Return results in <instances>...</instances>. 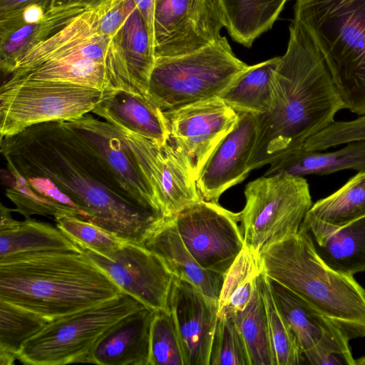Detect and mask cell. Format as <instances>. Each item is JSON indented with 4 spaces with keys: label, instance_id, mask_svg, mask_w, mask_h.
Segmentation results:
<instances>
[{
    "label": "cell",
    "instance_id": "6da1fadb",
    "mask_svg": "<svg viewBox=\"0 0 365 365\" xmlns=\"http://www.w3.org/2000/svg\"><path fill=\"white\" fill-rule=\"evenodd\" d=\"M0 145L23 176L49 178L85 220L125 242L143 245L165 218L137 205L64 121L32 125L1 138Z\"/></svg>",
    "mask_w": 365,
    "mask_h": 365
},
{
    "label": "cell",
    "instance_id": "7a4b0ae2",
    "mask_svg": "<svg viewBox=\"0 0 365 365\" xmlns=\"http://www.w3.org/2000/svg\"><path fill=\"white\" fill-rule=\"evenodd\" d=\"M341 109L344 104L324 58L307 31L292 20L287 50L274 72L271 108L259 116L250 170L299 150L309 138L335 122Z\"/></svg>",
    "mask_w": 365,
    "mask_h": 365
},
{
    "label": "cell",
    "instance_id": "3957f363",
    "mask_svg": "<svg viewBox=\"0 0 365 365\" xmlns=\"http://www.w3.org/2000/svg\"><path fill=\"white\" fill-rule=\"evenodd\" d=\"M121 292L83 251L26 254L0 262V300L48 322L96 307Z\"/></svg>",
    "mask_w": 365,
    "mask_h": 365
},
{
    "label": "cell",
    "instance_id": "277c9868",
    "mask_svg": "<svg viewBox=\"0 0 365 365\" xmlns=\"http://www.w3.org/2000/svg\"><path fill=\"white\" fill-rule=\"evenodd\" d=\"M259 257L268 278L305 301L349 340L365 336V289L354 276L328 266L304 230L267 245Z\"/></svg>",
    "mask_w": 365,
    "mask_h": 365
},
{
    "label": "cell",
    "instance_id": "5b68a950",
    "mask_svg": "<svg viewBox=\"0 0 365 365\" xmlns=\"http://www.w3.org/2000/svg\"><path fill=\"white\" fill-rule=\"evenodd\" d=\"M294 14L324 58L345 109L365 115V0H296Z\"/></svg>",
    "mask_w": 365,
    "mask_h": 365
},
{
    "label": "cell",
    "instance_id": "8992f818",
    "mask_svg": "<svg viewBox=\"0 0 365 365\" xmlns=\"http://www.w3.org/2000/svg\"><path fill=\"white\" fill-rule=\"evenodd\" d=\"M248 67L222 36L192 53L156 58L147 95L163 111L217 98Z\"/></svg>",
    "mask_w": 365,
    "mask_h": 365
},
{
    "label": "cell",
    "instance_id": "52a82bcc",
    "mask_svg": "<svg viewBox=\"0 0 365 365\" xmlns=\"http://www.w3.org/2000/svg\"><path fill=\"white\" fill-rule=\"evenodd\" d=\"M143 306L123 292L96 307L49 322L24 344L17 359L30 365L92 364L99 341L124 317Z\"/></svg>",
    "mask_w": 365,
    "mask_h": 365
},
{
    "label": "cell",
    "instance_id": "ba28073f",
    "mask_svg": "<svg viewBox=\"0 0 365 365\" xmlns=\"http://www.w3.org/2000/svg\"><path fill=\"white\" fill-rule=\"evenodd\" d=\"M111 91L59 81L7 79L0 88L1 138L39 123L79 118Z\"/></svg>",
    "mask_w": 365,
    "mask_h": 365
},
{
    "label": "cell",
    "instance_id": "9c48e42d",
    "mask_svg": "<svg viewBox=\"0 0 365 365\" xmlns=\"http://www.w3.org/2000/svg\"><path fill=\"white\" fill-rule=\"evenodd\" d=\"M239 212L245 245L259 255L267 245L298 232L312 205L304 177L277 173L247 184Z\"/></svg>",
    "mask_w": 365,
    "mask_h": 365
},
{
    "label": "cell",
    "instance_id": "30bf717a",
    "mask_svg": "<svg viewBox=\"0 0 365 365\" xmlns=\"http://www.w3.org/2000/svg\"><path fill=\"white\" fill-rule=\"evenodd\" d=\"M88 58L105 64L120 89L133 91L122 45V34L111 38L100 29L98 6L71 18L58 31L26 49L9 78L20 77L48 62Z\"/></svg>",
    "mask_w": 365,
    "mask_h": 365
},
{
    "label": "cell",
    "instance_id": "8fae6325",
    "mask_svg": "<svg viewBox=\"0 0 365 365\" xmlns=\"http://www.w3.org/2000/svg\"><path fill=\"white\" fill-rule=\"evenodd\" d=\"M174 218L184 244L199 264L224 275L245 245L239 212L202 199Z\"/></svg>",
    "mask_w": 365,
    "mask_h": 365
},
{
    "label": "cell",
    "instance_id": "7c38bea8",
    "mask_svg": "<svg viewBox=\"0 0 365 365\" xmlns=\"http://www.w3.org/2000/svg\"><path fill=\"white\" fill-rule=\"evenodd\" d=\"M223 27L217 0H156L155 58L179 56L206 47L221 38Z\"/></svg>",
    "mask_w": 365,
    "mask_h": 365
},
{
    "label": "cell",
    "instance_id": "4fadbf2b",
    "mask_svg": "<svg viewBox=\"0 0 365 365\" xmlns=\"http://www.w3.org/2000/svg\"><path fill=\"white\" fill-rule=\"evenodd\" d=\"M163 113L169 133L168 142L183 158L196 181L239 118L238 113L218 98Z\"/></svg>",
    "mask_w": 365,
    "mask_h": 365
},
{
    "label": "cell",
    "instance_id": "5bb4252c",
    "mask_svg": "<svg viewBox=\"0 0 365 365\" xmlns=\"http://www.w3.org/2000/svg\"><path fill=\"white\" fill-rule=\"evenodd\" d=\"M64 123L96 155L137 205L163 217L151 185L116 126L90 113Z\"/></svg>",
    "mask_w": 365,
    "mask_h": 365
},
{
    "label": "cell",
    "instance_id": "9a60e30c",
    "mask_svg": "<svg viewBox=\"0 0 365 365\" xmlns=\"http://www.w3.org/2000/svg\"><path fill=\"white\" fill-rule=\"evenodd\" d=\"M118 128L151 185L164 217H173L203 199L190 168L168 142L160 145Z\"/></svg>",
    "mask_w": 365,
    "mask_h": 365
},
{
    "label": "cell",
    "instance_id": "2e32d148",
    "mask_svg": "<svg viewBox=\"0 0 365 365\" xmlns=\"http://www.w3.org/2000/svg\"><path fill=\"white\" fill-rule=\"evenodd\" d=\"M83 252L122 292L155 311L169 309L175 277L162 259L144 245L125 242L108 256Z\"/></svg>",
    "mask_w": 365,
    "mask_h": 365
},
{
    "label": "cell",
    "instance_id": "e0dca14e",
    "mask_svg": "<svg viewBox=\"0 0 365 365\" xmlns=\"http://www.w3.org/2000/svg\"><path fill=\"white\" fill-rule=\"evenodd\" d=\"M234 128L217 145L197 180L203 200L218 203L221 195L249 175L257 143L259 114L237 112Z\"/></svg>",
    "mask_w": 365,
    "mask_h": 365
},
{
    "label": "cell",
    "instance_id": "ac0fdd59",
    "mask_svg": "<svg viewBox=\"0 0 365 365\" xmlns=\"http://www.w3.org/2000/svg\"><path fill=\"white\" fill-rule=\"evenodd\" d=\"M185 365H209L218 304L192 283L174 277L168 302Z\"/></svg>",
    "mask_w": 365,
    "mask_h": 365
},
{
    "label": "cell",
    "instance_id": "d6986e66",
    "mask_svg": "<svg viewBox=\"0 0 365 365\" xmlns=\"http://www.w3.org/2000/svg\"><path fill=\"white\" fill-rule=\"evenodd\" d=\"M91 113L110 124L164 145L169 133L163 111L148 95L116 89L106 96Z\"/></svg>",
    "mask_w": 365,
    "mask_h": 365
},
{
    "label": "cell",
    "instance_id": "ffe728a7",
    "mask_svg": "<svg viewBox=\"0 0 365 365\" xmlns=\"http://www.w3.org/2000/svg\"><path fill=\"white\" fill-rule=\"evenodd\" d=\"M155 312L143 306L124 317L97 344L92 364L149 365L150 329Z\"/></svg>",
    "mask_w": 365,
    "mask_h": 365
},
{
    "label": "cell",
    "instance_id": "44dd1931",
    "mask_svg": "<svg viewBox=\"0 0 365 365\" xmlns=\"http://www.w3.org/2000/svg\"><path fill=\"white\" fill-rule=\"evenodd\" d=\"M143 245L162 259L174 277L192 283L206 297L218 301L223 275L199 264L184 244L174 216L165 217Z\"/></svg>",
    "mask_w": 365,
    "mask_h": 365
},
{
    "label": "cell",
    "instance_id": "7402d4cb",
    "mask_svg": "<svg viewBox=\"0 0 365 365\" xmlns=\"http://www.w3.org/2000/svg\"><path fill=\"white\" fill-rule=\"evenodd\" d=\"M317 253L333 269L352 275L365 272V217L339 228L303 221Z\"/></svg>",
    "mask_w": 365,
    "mask_h": 365
},
{
    "label": "cell",
    "instance_id": "603a6c76",
    "mask_svg": "<svg viewBox=\"0 0 365 365\" xmlns=\"http://www.w3.org/2000/svg\"><path fill=\"white\" fill-rule=\"evenodd\" d=\"M343 170H365V140L351 141L331 152L297 150L269 165L264 175L283 173L304 177Z\"/></svg>",
    "mask_w": 365,
    "mask_h": 365
},
{
    "label": "cell",
    "instance_id": "cb8c5ba5",
    "mask_svg": "<svg viewBox=\"0 0 365 365\" xmlns=\"http://www.w3.org/2000/svg\"><path fill=\"white\" fill-rule=\"evenodd\" d=\"M83 250L57 227L31 217L0 230V262L32 253Z\"/></svg>",
    "mask_w": 365,
    "mask_h": 365
},
{
    "label": "cell",
    "instance_id": "d4e9b609",
    "mask_svg": "<svg viewBox=\"0 0 365 365\" xmlns=\"http://www.w3.org/2000/svg\"><path fill=\"white\" fill-rule=\"evenodd\" d=\"M287 1L217 0L229 34L246 47L272 27Z\"/></svg>",
    "mask_w": 365,
    "mask_h": 365
},
{
    "label": "cell",
    "instance_id": "484cf974",
    "mask_svg": "<svg viewBox=\"0 0 365 365\" xmlns=\"http://www.w3.org/2000/svg\"><path fill=\"white\" fill-rule=\"evenodd\" d=\"M279 57L249 66L218 97L237 112L265 114L273 99L274 72Z\"/></svg>",
    "mask_w": 365,
    "mask_h": 365
},
{
    "label": "cell",
    "instance_id": "4316f807",
    "mask_svg": "<svg viewBox=\"0 0 365 365\" xmlns=\"http://www.w3.org/2000/svg\"><path fill=\"white\" fill-rule=\"evenodd\" d=\"M365 217V170L330 195L312 204L303 221L339 228Z\"/></svg>",
    "mask_w": 365,
    "mask_h": 365
},
{
    "label": "cell",
    "instance_id": "83f0119b",
    "mask_svg": "<svg viewBox=\"0 0 365 365\" xmlns=\"http://www.w3.org/2000/svg\"><path fill=\"white\" fill-rule=\"evenodd\" d=\"M267 279L274 303L294 334L304 357L318 343L331 322L292 291L279 282Z\"/></svg>",
    "mask_w": 365,
    "mask_h": 365
},
{
    "label": "cell",
    "instance_id": "f1b7e54d",
    "mask_svg": "<svg viewBox=\"0 0 365 365\" xmlns=\"http://www.w3.org/2000/svg\"><path fill=\"white\" fill-rule=\"evenodd\" d=\"M122 45L131 88L133 91L147 95L155 55L145 21L133 0L128 1Z\"/></svg>",
    "mask_w": 365,
    "mask_h": 365
},
{
    "label": "cell",
    "instance_id": "f546056e",
    "mask_svg": "<svg viewBox=\"0 0 365 365\" xmlns=\"http://www.w3.org/2000/svg\"><path fill=\"white\" fill-rule=\"evenodd\" d=\"M261 272L259 255L245 245L223 275L217 301L218 318H232L246 307L257 286Z\"/></svg>",
    "mask_w": 365,
    "mask_h": 365
},
{
    "label": "cell",
    "instance_id": "4dcf8cb0",
    "mask_svg": "<svg viewBox=\"0 0 365 365\" xmlns=\"http://www.w3.org/2000/svg\"><path fill=\"white\" fill-rule=\"evenodd\" d=\"M17 78L64 82L101 91L119 89L105 64L88 58H67L46 63L20 77L8 79Z\"/></svg>",
    "mask_w": 365,
    "mask_h": 365
},
{
    "label": "cell",
    "instance_id": "1f68e13d",
    "mask_svg": "<svg viewBox=\"0 0 365 365\" xmlns=\"http://www.w3.org/2000/svg\"><path fill=\"white\" fill-rule=\"evenodd\" d=\"M6 162L7 170H5V174H2V177L7 184L6 195L16 207L12 209L13 212L20 213L25 219L32 215H41L52 216L54 220L63 215L84 219L81 211L58 203L36 192L12 163Z\"/></svg>",
    "mask_w": 365,
    "mask_h": 365
},
{
    "label": "cell",
    "instance_id": "d6a6232c",
    "mask_svg": "<svg viewBox=\"0 0 365 365\" xmlns=\"http://www.w3.org/2000/svg\"><path fill=\"white\" fill-rule=\"evenodd\" d=\"M232 319L246 343L251 365H272L266 310L259 280L246 307Z\"/></svg>",
    "mask_w": 365,
    "mask_h": 365
},
{
    "label": "cell",
    "instance_id": "836d02e7",
    "mask_svg": "<svg viewBox=\"0 0 365 365\" xmlns=\"http://www.w3.org/2000/svg\"><path fill=\"white\" fill-rule=\"evenodd\" d=\"M258 280L266 310L272 365L300 364L302 353L274 303L268 279L262 272Z\"/></svg>",
    "mask_w": 365,
    "mask_h": 365
},
{
    "label": "cell",
    "instance_id": "e575fe53",
    "mask_svg": "<svg viewBox=\"0 0 365 365\" xmlns=\"http://www.w3.org/2000/svg\"><path fill=\"white\" fill-rule=\"evenodd\" d=\"M47 323L37 314L0 300V351L17 356L24 344Z\"/></svg>",
    "mask_w": 365,
    "mask_h": 365
},
{
    "label": "cell",
    "instance_id": "d590c367",
    "mask_svg": "<svg viewBox=\"0 0 365 365\" xmlns=\"http://www.w3.org/2000/svg\"><path fill=\"white\" fill-rule=\"evenodd\" d=\"M56 227L83 251L104 256L115 252L125 242L81 217L63 215L54 219Z\"/></svg>",
    "mask_w": 365,
    "mask_h": 365
},
{
    "label": "cell",
    "instance_id": "8d00e7d4",
    "mask_svg": "<svg viewBox=\"0 0 365 365\" xmlns=\"http://www.w3.org/2000/svg\"><path fill=\"white\" fill-rule=\"evenodd\" d=\"M149 365H185L170 310L156 311L151 325Z\"/></svg>",
    "mask_w": 365,
    "mask_h": 365
},
{
    "label": "cell",
    "instance_id": "74e56055",
    "mask_svg": "<svg viewBox=\"0 0 365 365\" xmlns=\"http://www.w3.org/2000/svg\"><path fill=\"white\" fill-rule=\"evenodd\" d=\"M209 365H251L246 343L232 318H218Z\"/></svg>",
    "mask_w": 365,
    "mask_h": 365
},
{
    "label": "cell",
    "instance_id": "f35d334b",
    "mask_svg": "<svg viewBox=\"0 0 365 365\" xmlns=\"http://www.w3.org/2000/svg\"><path fill=\"white\" fill-rule=\"evenodd\" d=\"M349 339L332 322L325 329L318 343L304 355L314 365H356Z\"/></svg>",
    "mask_w": 365,
    "mask_h": 365
},
{
    "label": "cell",
    "instance_id": "ab89813d",
    "mask_svg": "<svg viewBox=\"0 0 365 365\" xmlns=\"http://www.w3.org/2000/svg\"><path fill=\"white\" fill-rule=\"evenodd\" d=\"M354 140H365V115L349 121H335L309 138L300 149L322 151Z\"/></svg>",
    "mask_w": 365,
    "mask_h": 365
},
{
    "label": "cell",
    "instance_id": "60d3db41",
    "mask_svg": "<svg viewBox=\"0 0 365 365\" xmlns=\"http://www.w3.org/2000/svg\"><path fill=\"white\" fill-rule=\"evenodd\" d=\"M25 178L27 179L33 190L38 194L58 203L75 208L83 213L73 200L63 192L49 178L42 176H31ZM83 215L84 216L83 213Z\"/></svg>",
    "mask_w": 365,
    "mask_h": 365
},
{
    "label": "cell",
    "instance_id": "b9f144b4",
    "mask_svg": "<svg viewBox=\"0 0 365 365\" xmlns=\"http://www.w3.org/2000/svg\"><path fill=\"white\" fill-rule=\"evenodd\" d=\"M140 14H141L148 32L149 38L154 48V16L156 5V0H133Z\"/></svg>",
    "mask_w": 365,
    "mask_h": 365
},
{
    "label": "cell",
    "instance_id": "7bdbcfd3",
    "mask_svg": "<svg viewBox=\"0 0 365 365\" xmlns=\"http://www.w3.org/2000/svg\"><path fill=\"white\" fill-rule=\"evenodd\" d=\"M45 13L43 7L36 2L21 7V20L26 24L39 22L43 18Z\"/></svg>",
    "mask_w": 365,
    "mask_h": 365
},
{
    "label": "cell",
    "instance_id": "ee69618b",
    "mask_svg": "<svg viewBox=\"0 0 365 365\" xmlns=\"http://www.w3.org/2000/svg\"><path fill=\"white\" fill-rule=\"evenodd\" d=\"M106 0H50V4L48 7H59L69 5H80L87 6L89 8H93Z\"/></svg>",
    "mask_w": 365,
    "mask_h": 365
},
{
    "label": "cell",
    "instance_id": "f6af8a7d",
    "mask_svg": "<svg viewBox=\"0 0 365 365\" xmlns=\"http://www.w3.org/2000/svg\"><path fill=\"white\" fill-rule=\"evenodd\" d=\"M40 0H1V14L19 9Z\"/></svg>",
    "mask_w": 365,
    "mask_h": 365
},
{
    "label": "cell",
    "instance_id": "bcb514c9",
    "mask_svg": "<svg viewBox=\"0 0 365 365\" xmlns=\"http://www.w3.org/2000/svg\"><path fill=\"white\" fill-rule=\"evenodd\" d=\"M16 359L17 356L16 354L0 351V365H12Z\"/></svg>",
    "mask_w": 365,
    "mask_h": 365
},
{
    "label": "cell",
    "instance_id": "7dc6e473",
    "mask_svg": "<svg viewBox=\"0 0 365 365\" xmlns=\"http://www.w3.org/2000/svg\"><path fill=\"white\" fill-rule=\"evenodd\" d=\"M356 365H365V356L356 359Z\"/></svg>",
    "mask_w": 365,
    "mask_h": 365
}]
</instances>
